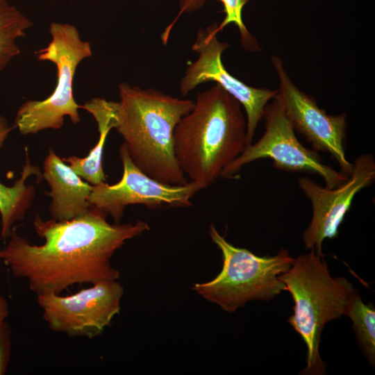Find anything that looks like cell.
Wrapping results in <instances>:
<instances>
[{
    "mask_svg": "<svg viewBox=\"0 0 375 375\" xmlns=\"http://www.w3.org/2000/svg\"><path fill=\"white\" fill-rule=\"evenodd\" d=\"M279 279L294 301V313L288 322L307 348L306 365L301 374H326L319 353L322 331L326 323L346 316L357 290L346 278L333 277L324 256L314 250L294 258Z\"/></svg>",
    "mask_w": 375,
    "mask_h": 375,
    "instance_id": "277c9868",
    "label": "cell"
},
{
    "mask_svg": "<svg viewBox=\"0 0 375 375\" xmlns=\"http://www.w3.org/2000/svg\"><path fill=\"white\" fill-rule=\"evenodd\" d=\"M216 26L215 23L206 29L198 31L192 49L199 56L194 62H189L180 81V92L185 97L201 83L215 82L235 98L244 109L249 146L252 144L258 123L263 119L265 107L274 97L276 90L247 85L227 71L222 56L229 44L218 40L215 31Z\"/></svg>",
    "mask_w": 375,
    "mask_h": 375,
    "instance_id": "9c48e42d",
    "label": "cell"
},
{
    "mask_svg": "<svg viewBox=\"0 0 375 375\" xmlns=\"http://www.w3.org/2000/svg\"><path fill=\"white\" fill-rule=\"evenodd\" d=\"M124 288L117 280L93 283L68 296L37 295L49 328L69 337L94 338L101 334L119 313Z\"/></svg>",
    "mask_w": 375,
    "mask_h": 375,
    "instance_id": "ba28073f",
    "label": "cell"
},
{
    "mask_svg": "<svg viewBox=\"0 0 375 375\" xmlns=\"http://www.w3.org/2000/svg\"><path fill=\"white\" fill-rule=\"evenodd\" d=\"M218 1L223 5L225 17L220 24H217L215 32L218 33L222 31L226 26L233 23L239 30L243 48L251 52L259 51L260 48L256 38L249 33L242 20V10L250 0Z\"/></svg>",
    "mask_w": 375,
    "mask_h": 375,
    "instance_id": "ac0fdd59",
    "label": "cell"
},
{
    "mask_svg": "<svg viewBox=\"0 0 375 375\" xmlns=\"http://www.w3.org/2000/svg\"><path fill=\"white\" fill-rule=\"evenodd\" d=\"M209 235L222 252L223 266L212 280L197 283L192 290L222 310L233 312L249 301H270L286 290L279 276L292 266L294 258L282 249L272 256H259L229 243L212 224Z\"/></svg>",
    "mask_w": 375,
    "mask_h": 375,
    "instance_id": "5b68a950",
    "label": "cell"
},
{
    "mask_svg": "<svg viewBox=\"0 0 375 375\" xmlns=\"http://www.w3.org/2000/svg\"><path fill=\"white\" fill-rule=\"evenodd\" d=\"M272 100L265 109V129L262 136L256 143L247 146L239 157L222 171L219 177L235 178L247 164L269 158L277 169L319 175L328 188L345 183L349 176L325 164L317 151L305 147L299 141L277 94Z\"/></svg>",
    "mask_w": 375,
    "mask_h": 375,
    "instance_id": "52a82bcc",
    "label": "cell"
},
{
    "mask_svg": "<svg viewBox=\"0 0 375 375\" xmlns=\"http://www.w3.org/2000/svg\"><path fill=\"white\" fill-rule=\"evenodd\" d=\"M12 128L7 119L0 115V148ZM25 153L26 160L20 178L12 186L5 185L0 182L1 235L4 241L9 238L14 224L24 219L32 205L35 190L33 185H26L27 179L33 175L40 178L42 177L39 167L31 163L27 147L25 148Z\"/></svg>",
    "mask_w": 375,
    "mask_h": 375,
    "instance_id": "5bb4252c",
    "label": "cell"
},
{
    "mask_svg": "<svg viewBox=\"0 0 375 375\" xmlns=\"http://www.w3.org/2000/svg\"><path fill=\"white\" fill-rule=\"evenodd\" d=\"M32 22L6 0H0V71L20 53L16 40L26 36Z\"/></svg>",
    "mask_w": 375,
    "mask_h": 375,
    "instance_id": "2e32d148",
    "label": "cell"
},
{
    "mask_svg": "<svg viewBox=\"0 0 375 375\" xmlns=\"http://www.w3.org/2000/svg\"><path fill=\"white\" fill-rule=\"evenodd\" d=\"M353 170L342 185L328 188L303 176L298 185L311 203L310 222L302 235L306 249L324 256L322 244L326 239L339 235V227L349 210L355 196L375 181V160L372 154L359 155L353 160Z\"/></svg>",
    "mask_w": 375,
    "mask_h": 375,
    "instance_id": "7c38bea8",
    "label": "cell"
},
{
    "mask_svg": "<svg viewBox=\"0 0 375 375\" xmlns=\"http://www.w3.org/2000/svg\"><path fill=\"white\" fill-rule=\"evenodd\" d=\"M106 218L92 206L68 220H44L35 215L33 227L44 242L32 244L13 227L8 242L0 249V260L15 276L25 279L36 295L60 294L76 284L117 280L119 272L111 264L112 256L149 226L140 220L111 224Z\"/></svg>",
    "mask_w": 375,
    "mask_h": 375,
    "instance_id": "6da1fadb",
    "label": "cell"
},
{
    "mask_svg": "<svg viewBox=\"0 0 375 375\" xmlns=\"http://www.w3.org/2000/svg\"><path fill=\"white\" fill-rule=\"evenodd\" d=\"M119 156L123 165L121 180L114 185L101 182L92 185L89 197L90 205L110 215L115 224H119L129 205L142 204L149 208L188 207L192 205L191 199L202 190L192 181L171 185L150 177L135 165L124 142Z\"/></svg>",
    "mask_w": 375,
    "mask_h": 375,
    "instance_id": "8fae6325",
    "label": "cell"
},
{
    "mask_svg": "<svg viewBox=\"0 0 375 375\" xmlns=\"http://www.w3.org/2000/svg\"><path fill=\"white\" fill-rule=\"evenodd\" d=\"M347 316L353 323L358 346L369 363H375V308L372 303L365 304L357 290L347 310Z\"/></svg>",
    "mask_w": 375,
    "mask_h": 375,
    "instance_id": "e0dca14e",
    "label": "cell"
},
{
    "mask_svg": "<svg viewBox=\"0 0 375 375\" xmlns=\"http://www.w3.org/2000/svg\"><path fill=\"white\" fill-rule=\"evenodd\" d=\"M51 40L35 52L39 60H48L57 68V83L47 99L29 100L19 108L13 124L22 135L35 134L47 128L59 129L68 116L72 123L80 122L81 108L73 95V81L79 63L92 55L90 44L81 40L72 24H50Z\"/></svg>",
    "mask_w": 375,
    "mask_h": 375,
    "instance_id": "8992f818",
    "label": "cell"
},
{
    "mask_svg": "<svg viewBox=\"0 0 375 375\" xmlns=\"http://www.w3.org/2000/svg\"><path fill=\"white\" fill-rule=\"evenodd\" d=\"M43 168L42 177L51 188L46 194L51 198L49 209L52 219H71L92 206L89 197L92 185L83 182L51 148L44 160Z\"/></svg>",
    "mask_w": 375,
    "mask_h": 375,
    "instance_id": "4fadbf2b",
    "label": "cell"
},
{
    "mask_svg": "<svg viewBox=\"0 0 375 375\" xmlns=\"http://www.w3.org/2000/svg\"><path fill=\"white\" fill-rule=\"evenodd\" d=\"M118 88L119 101H110L114 128L124 138L135 165L159 182L188 183L175 157L174 132L194 102L124 82Z\"/></svg>",
    "mask_w": 375,
    "mask_h": 375,
    "instance_id": "3957f363",
    "label": "cell"
},
{
    "mask_svg": "<svg viewBox=\"0 0 375 375\" xmlns=\"http://www.w3.org/2000/svg\"><path fill=\"white\" fill-rule=\"evenodd\" d=\"M174 142L184 175L207 188L248 146L242 105L217 84L199 93L192 109L177 124Z\"/></svg>",
    "mask_w": 375,
    "mask_h": 375,
    "instance_id": "7a4b0ae2",
    "label": "cell"
},
{
    "mask_svg": "<svg viewBox=\"0 0 375 375\" xmlns=\"http://www.w3.org/2000/svg\"><path fill=\"white\" fill-rule=\"evenodd\" d=\"M11 351V331L6 321L0 324V375L6 373Z\"/></svg>",
    "mask_w": 375,
    "mask_h": 375,
    "instance_id": "d6986e66",
    "label": "cell"
},
{
    "mask_svg": "<svg viewBox=\"0 0 375 375\" xmlns=\"http://www.w3.org/2000/svg\"><path fill=\"white\" fill-rule=\"evenodd\" d=\"M81 108L92 115L97 123L99 138L96 145L85 158L74 156L63 158L70 167L81 178L92 185L105 182L106 174L102 166V157L106 139L112 128H114V117L110 101L96 97L85 102Z\"/></svg>",
    "mask_w": 375,
    "mask_h": 375,
    "instance_id": "9a60e30c",
    "label": "cell"
},
{
    "mask_svg": "<svg viewBox=\"0 0 375 375\" xmlns=\"http://www.w3.org/2000/svg\"><path fill=\"white\" fill-rule=\"evenodd\" d=\"M9 315V306L4 297L0 295V324L6 321Z\"/></svg>",
    "mask_w": 375,
    "mask_h": 375,
    "instance_id": "44dd1931",
    "label": "cell"
},
{
    "mask_svg": "<svg viewBox=\"0 0 375 375\" xmlns=\"http://www.w3.org/2000/svg\"><path fill=\"white\" fill-rule=\"evenodd\" d=\"M272 62L278 79L276 94L294 131L306 139L313 150L328 153L338 164L340 172L349 176L353 163L347 160L345 153L347 115L327 114L313 97L292 81L280 58L273 56Z\"/></svg>",
    "mask_w": 375,
    "mask_h": 375,
    "instance_id": "30bf717a",
    "label": "cell"
},
{
    "mask_svg": "<svg viewBox=\"0 0 375 375\" xmlns=\"http://www.w3.org/2000/svg\"><path fill=\"white\" fill-rule=\"evenodd\" d=\"M206 0H180V12L176 18L165 28L161 34V40L164 45L167 44L170 31L176 22V19L184 12H191L202 8Z\"/></svg>",
    "mask_w": 375,
    "mask_h": 375,
    "instance_id": "ffe728a7",
    "label": "cell"
}]
</instances>
